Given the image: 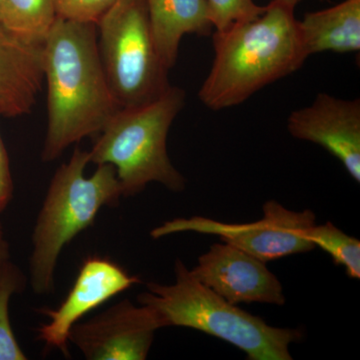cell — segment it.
<instances>
[{"label":"cell","instance_id":"obj_1","mask_svg":"<svg viewBox=\"0 0 360 360\" xmlns=\"http://www.w3.org/2000/svg\"><path fill=\"white\" fill-rule=\"evenodd\" d=\"M47 86L44 162L97 135L120 106L104 72L96 25L58 18L42 44Z\"/></svg>","mask_w":360,"mask_h":360},{"label":"cell","instance_id":"obj_2","mask_svg":"<svg viewBox=\"0 0 360 360\" xmlns=\"http://www.w3.org/2000/svg\"><path fill=\"white\" fill-rule=\"evenodd\" d=\"M214 59L198 97L210 110L233 108L300 70L305 51L295 9L272 0L255 20L213 30Z\"/></svg>","mask_w":360,"mask_h":360},{"label":"cell","instance_id":"obj_3","mask_svg":"<svg viewBox=\"0 0 360 360\" xmlns=\"http://www.w3.org/2000/svg\"><path fill=\"white\" fill-rule=\"evenodd\" d=\"M175 283H148L137 297L160 315L163 328H193L231 343L250 360H291V343L302 340L298 329L274 328L201 283L180 259L174 266Z\"/></svg>","mask_w":360,"mask_h":360},{"label":"cell","instance_id":"obj_4","mask_svg":"<svg viewBox=\"0 0 360 360\" xmlns=\"http://www.w3.org/2000/svg\"><path fill=\"white\" fill-rule=\"evenodd\" d=\"M184 104L186 91L172 85L150 103L120 108L97 134L89 162L115 168L123 198L141 193L151 182L174 193L186 188L167 148L168 132Z\"/></svg>","mask_w":360,"mask_h":360},{"label":"cell","instance_id":"obj_5","mask_svg":"<svg viewBox=\"0 0 360 360\" xmlns=\"http://www.w3.org/2000/svg\"><path fill=\"white\" fill-rule=\"evenodd\" d=\"M89 151L77 148L61 165L47 189L32 233L30 281L37 295L53 291L54 271L61 251L80 232L94 224L104 206L117 205L122 198L115 168L97 165L85 176Z\"/></svg>","mask_w":360,"mask_h":360},{"label":"cell","instance_id":"obj_6","mask_svg":"<svg viewBox=\"0 0 360 360\" xmlns=\"http://www.w3.org/2000/svg\"><path fill=\"white\" fill-rule=\"evenodd\" d=\"M96 30L104 72L120 108L150 103L170 89L146 0H118Z\"/></svg>","mask_w":360,"mask_h":360},{"label":"cell","instance_id":"obj_7","mask_svg":"<svg viewBox=\"0 0 360 360\" xmlns=\"http://www.w3.org/2000/svg\"><path fill=\"white\" fill-rule=\"evenodd\" d=\"M315 224L316 217L311 210L293 212L269 200L264 205V217L255 222L225 224L201 217L175 219L156 227L150 236L158 239L186 231L212 234L267 264L314 250L309 231Z\"/></svg>","mask_w":360,"mask_h":360},{"label":"cell","instance_id":"obj_8","mask_svg":"<svg viewBox=\"0 0 360 360\" xmlns=\"http://www.w3.org/2000/svg\"><path fill=\"white\" fill-rule=\"evenodd\" d=\"M162 328L153 307L124 300L75 324L70 341L89 360H144L156 330Z\"/></svg>","mask_w":360,"mask_h":360},{"label":"cell","instance_id":"obj_9","mask_svg":"<svg viewBox=\"0 0 360 360\" xmlns=\"http://www.w3.org/2000/svg\"><path fill=\"white\" fill-rule=\"evenodd\" d=\"M139 283V277L130 276L108 258H87L63 303L54 309L39 310L49 321L37 329V338L49 349L70 356L68 342L73 326L92 310Z\"/></svg>","mask_w":360,"mask_h":360},{"label":"cell","instance_id":"obj_10","mask_svg":"<svg viewBox=\"0 0 360 360\" xmlns=\"http://www.w3.org/2000/svg\"><path fill=\"white\" fill-rule=\"evenodd\" d=\"M191 270L201 283L232 304L285 303L283 285L266 262L224 241L210 246Z\"/></svg>","mask_w":360,"mask_h":360},{"label":"cell","instance_id":"obj_11","mask_svg":"<svg viewBox=\"0 0 360 360\" xmlns=\"http://www.w3.org/2000/svg\"><path fill=\"white\" fill-rule=\"evenodd\" d=\"M291 136L321 146L360 182V99H342L319 92L309 106L292 111Z\"/></svg>","mask_w":360,"mask_h":360},{"label":"cell","instance_id":"obj_12","mask_svg":"<svg viewBox=\"0 0 360 360\" xmlns=\"http://www.w3.org/2000/svg\"><path fill=\"white\" fill-rule=\"evenodd\" d=\"M42 80V45L20 39L0 21V116L32 112Z\"/></svg>","mask_w":360,"mask_h":360},{"label":"cell","instance_id":"obj_13","mask_svg":"<svg viewBox=\"0 0 360 360\" xmlns=\"http://www.w3.org/2000/svg\"><path fill=\"white\" fill-rule=\"evenodd\" d=\"M149 23L158 54L167 70L179 58V45L186 34H212L206 0H146Z\"/></svg>","mask_w":360,"mask_h":360},{"label":"cell","instance_id":"obj_14","mask_svg":"<svg viewBox=\"0 0 360 360\" xmlns=\"http://www.w3.org/2000/svg\"><path fill=\"white\" fill-rule=\"evenodd\" d=\"M298 25L309 58L321 52L360 51V0H345L329 8L307 13L298 20Z\"/></svg>","mask_w":360,"mask_h":360},{"label":"cell","instance_id":"obj_15","mask_svg":"<svg viewBox=\"0 0 360 360\" xmlns=\"http://www.w3.org/2000/svg\"><path fill=\"white\" fill-rule=\"evenodd\" d=\"M56 20L54 0H0V21L28 44L42 45Z\"/></svg>","mask_w":360,"mask_h":360},{"label":"cell","instance_id":"obj_16","mask_svg":"<svg viewBox=\"0 0 360 360\" xmlns=\"http://www.w3.org/2000/svg\"><path fill=\"white\" fill-rule=\"evenodd\" d=\"M309 238L315 248H321L333 258L336 265L345 267L350 278H360V241L347 236L331 222L315 224L309 231Z\"/></svg>","mask_w":360,"mask_h":360},{"label":"cell","instance_id":"obj_17","mask_svg":"<svg viewBox=\"0 0 360 360\" xmlns=\"http://www.w3.org/2000/svg\"><path fill=\"white\" fill-rule=\"evenodd\" d=\"M25 284L20 269L7 259L0 264V360H25L9 319V302L11 296Z\"/></svg>","mask_w":360,"mask_h":360},{"label":"cell","instance_id":"obj_18","mask_svg":"<svg viewBox=\"0 0 360 360\" xmlns=\"http://www.w3.org/2000/svg\"><path fill=\"white\" fill-rule=\"evenodd\" d=\"M210 7V20L215 32H224L232 25L255 20L264 13L255 0H206Z\"/></svg>","mask_w":360,"mask_h":360},{"label":"cell","instance_id":"obj_19","mask_svg":"<svg viewBox=\"0 0 360 360\" xmlns=\"http://www.w3.org/2000/svg\"><path fill=\"white\" fill-rule=\"evenodd\" d=\"M118 0H54L56 15L61 20L97 25Z\"/></svg>","mask_w":360,"mask_h":360},{"label":"cell","instance_id":"obj_20","mask_svg":"<svg viewBox=\"0 0 360 360\" xmlns=\"http://www.w3.org/2000/svg\"><path fill=\"white\" fill-rule=\"evenodd\" d=\"M1 117V116H0ZM13 196V180L8 153L0 134V212H4Z\"/></svg>","mask_w":360,"mask_h":360},{"label":"cell","instance_id":"obj_21","mask_svg":"<svg viewBox=\"0 0 360 360\" xmlns=\"http://www.w3.org/2000/svg\"><path fill=\"white\" fill-rule=\"evenodd\" d=\"M9 259V245L4 234V227L0 222V264Z\"/></svg>","mask_w":360,"mask_h":360},{"label":"cell","instance_id":"obj_22","mask_svg":"<svg viewBox=\"0 0 360 360\" xmlns=\"http://www.w3.org/2000/svg\"><path fill=\"white\" fill-rule=\"evenodd\" d=\"M277 1L281 2V4H285L286 6L295 9V6H297L300 2H302V0H277Z\"/></svg>","mask_w":360,"mask_h":360}]
</instances>
